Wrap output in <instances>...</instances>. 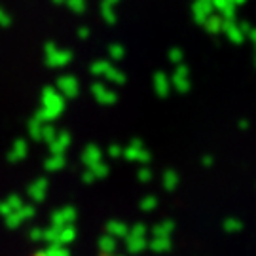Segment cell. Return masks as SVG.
<instances>
[{
	"label": "cell",
	"mask_w": 256,
	"mask_h": 256,
	"mask_svg": "<svg viewBox=\"0 0 256 256\" xmlns=\"http://www.w3.org/2000/svg\"><path fill=\"white\" fill-rule=\"evenodd\" d=\"M30 256H46V254H42V252H34V254H30Z\"/></svg>",
	"instance_id": "cell-1"
}]
</instances>
